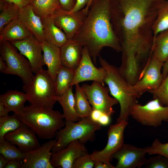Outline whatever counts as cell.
<instances>
[{
	"label": "cell",
	"instance_id": "cell-50",
	"mask_svg": "<svg viewBox=\"0 0 168 168\" xmlns=\"http://www.w3.org/2000/svg\"><path fill=\"white\" fill-rule=\"evenodd\" d=\"M167 3H168V1H167Z\"/></svg>",
	"mask_w": 168,
	"mask_h": 168
},
{
	"label": "cell",
	"instance_id": "cell-10",
	"mask_svg": "<svg viewBox=\"0 0 168 168\" xmlns=\"http://www.w3.org/2000/svg\"><path fill=\"white\" fill-rule=\"evenodd\" d=\"M128 121H123L110 125L107 132L108 140L105 147L101 151L95 150L91 156L95 163H110L113 155L124 144V132Z\"/></svg>",
	"mask_w": 168,
	"mask_h": 168
},
{
	"label": "cell",
	"instance_id": "cell-47",
	"mask_svg": "<svg viewBox=\"0 0 168 168\" xmlns=\"http://www.w3.org/2000/svg\"><path fill=\"white\" fill-rule=\"evenodd\" d=\"M168 73V59L164 63L162 74L163 78H165Z\"/></svg>",
	"mask_w": 168,
	"mask_h": 168
},
{
	"label": "cell",
	"instance_id": "cell-33",
	"mask_svg": "<svg viewBox=\"0 0 168 168\" xmlns=\"http://www.w3.org/2000/svg\"><path fill=\"white\" fill-rule=\"evenodd\" d=\"M168 29V4L167 2L160 10L153 24V43L157 35L160 32Z\"/></svg>",
	"mask_w": 168,
	"mask_h": 168
},
{
	"label": "cell",
	"instance_id": "cell-17",
	"mask_svg": "<svg viewBox=\"0 0 168 168\" xmlns=\"http://www.w3.org/2000/svg\"><path fill=\"white\" fill-rule=\"evenodd\" d=\"M56 142L55 139L49 140L36 149L26 152L23 168H53L50 163L51 151Z\"/></svg>",
	"mask_w": 168,
	"mask_h": 168
},
{
	"label": "cell",
	"instance_id": "cell-39",
	"mask_svg": "<svg viewBox=\"0 0 168 168\" xmlns=\"http://www.w3.org/2000/svg\"><path fill=\"white\" fill-rule=\"evenodd\" d=\"M61 7L63 9L70 11L74 7L76 0H59Z\"/></svg>",
	"mask_w": 168,
	"mask_h": 168
},
{
	"label": "cell",
	"instance_id": "cell-49",
	"mask_svg": "<svg viewBox=\"0 0 168 168\" xmlns=\"http://www.w3.org/2000/svg\"><path fill=\"white\" fill-rule=\"evenodd\" d=\"M92 0H91V3H90V4H91V2H92Z\"/></svg>",
	"mask_w": 168,
	"mask_h": 168
},
{
	"label": "cell",
	"instance_id": "cell-48",
	"mask_svg": "<svg viewBox=\"0 0 168 168\" xmlns=\"http://www.w3.org/2000/svg\"><path fill=\"white\" fill-rule=\"evenodd\" d=\"M7 67V65L6 63L0 56V71L3 73L6 69Z\"/></svg>",
	"mask_w": 168,
	"mask_h": 168
},
{
	"label": "cell",
	"instance_id": "cell-44",
	"mask_svg": "<svg viewBox=\"0 0 168 168\" xmlns=\"http://www.w3.org/2000/svg\"><path fill=\"white\" fill-rule=\"evenodd\" d=\"M103 113L99 110L93 109L91 114L90 118L95 121L98 122L100 117Z\"/></svg>",
	"mask_w": 168,
	"mask_h": 168
},
{
	"label": "cell",
	"instance_id": "cell-34",
	"mask_svg": "<svg viewBox=\"0 0 168 168\" xmlns=\"http://www.w3.org/2000/svg\"><path fill=\"white\" fill-rule=\"evenodd\" d=\"M147 91L153 95V99H157L161 105L168 106V73L158 88Z\"/></svg>",
	"mask_w": 168,
	"mask_h": 168
},
{
	"label": "cell",
	"instance_id": "cell-6",
	"mask_svg": "<svg viewBox=\"0 0 168 168\" xmlns=\"http://www.w3.org/2000/svg\"><path fill=\"white\" fill-rule=\"evenodd\" d=\"M23 90L32 105L53 109L57 102L54 81L47 70L35 73L31 82L24 84Z\"/></svg>",
	"mask_w": 168,
	"mask_h": 168
},
{
	"label": "cell",
	"instance_id": "cell-23",
	"mask_svg": "<svg viewBox=\"0 0 168 168\" xmlns=\"http://www.w3.org/2000/svg\"><path fill=\"white\" fill-rule=\"evenodd\" d=\"M32 35L18 19L5 25L0 31V40L11 42L21 40Z\"/></svg>",
	"mask_w": 168,
	"mask_h": 168
},
{
	"label": "cell",
	"instance_id": "cell-45",
	"mask_svg": "<svg viewBox=\"0 0 168 168\" xmlns=\"http://www.w3.org/2000/svg\"><path fill=\"white\" fill-rule=\"evenodd\" d=\"M95 168H115V166L112 164L111 162L104 163L101 162H95Z\"/></svg>",
	"mask_w": 168,
	"mask_h": 168
},
{
	"label": "cell",
	"instance_id": "cell-14",
	"mask_svg": "<svg viewBox=\"0 0 168 168\" xmlns=\"http://www.w3.org/2000/svg\"><path fill=\"white\" fill-rule=\"evenodd\" d=\"M148 146L139 148L127 143L124 144L113 155L117 162L115 168H140L145 165Z\"/></svg>",
	"mask_w": 168,
	"mask_h": 168
},
{
	"label": "cell",
	"instance_id": "cell-36",
	"mask_svg": "<svg viewBox=\"0 0 168 168\" xmlns=\"http://www.w3.org/2000/svg\"><path fill=\"white\" fill-rule=\"evenodd\" d=\"M145 168H168V159L162 155L157 154L147 159Z\"/></svg>",
	"mask_w": 168,
	"mask_h": 168
},
{
	"label": "cell",
	"instance_id": "cell-7",
	"mask_svg": "<svg viewBox=\"0 0 168 168\" xmlns=\"http://www.w3.org/2000/svg\"><path fill=\"white\" fill-rule=\"evenodd\" d=\"M17 50L10 42L0 40V56L7 65L3 73L16 75L25 84L31 81L34 75L29 61Z\"/></svg>",
	"mask_w": 168,
	"mask_h": 168
},
{
	"label": "cell",
	"instance_id": "cell-43",
	"mask_svg": "<svg viewBox=\"0 0 168 168\" xmlns=\"http://www.w3.org/2000/svg\"><path fill=\"white\" fill-rule=\"evenodd\" d=\"M9 110L2 101L0 100V117L9 115Z\"/></svg>",
	"mask_w": 168,
	"mask_h": 168
},
{
	"label": "cell",
	"instance_id": "cell-32",
	"mask_svg": "<svg viewBox=\"0 0 168 168\" xmlns=\"http://www.w3.org/2000/svg\"><path fill=\"white\" fill-rule=\"evenodd\" d=\"M22 124L18 115L14 113L0 117V140L3 139L6 134L18 129Z\"/></svg>",
	"mask_w": 168,
	"mask_h": 168
},
{
	"label": "cell",
	"instance_id": "cell-22",
	"mask_svg": "<svg viewBox=\"0 0 168 168\" xmlns=\"http://www.w3.org/2000/svg\"><path fill=\"white\" fill-rule=\"evenodd\" d=\"M42 20L45 40L59 48L68 41L65 33L55 24L54 15Z\"/></svg>",
	"mask_w": 168,
	"mask_h": 168
},
{
	"label": "cell",
	"instance_id": "cell-12",
	"mask_svg": "<svg viewBox=\"0 0 168 168\" xmlns=\"http://www.w3.org/2000/svg\"><path fill=\"white\" fill-rule=\"evenodd\" d=\"M89 9L86 6L78 11L70 12L61 7L55 12L54 15L55 24L63 31L68 40L72 39L80 30Z\"/></svg>",
	"mask_w": 168,
	"mask_h": 168
},
{
	"label": "cell",
	"instance_id": "cell-9",
	"mask_svg": "<svg viewBox=\"0 0 168 168\" xmlns=\"http://www.w3.org/2000/svg\"><path fill=\"white\" fill-rule=\"evenodd\" d=\"M81 87L93 109L99 110L110 117L114 114L113 107L118 102L109 95L108 87L96 81H93L91 85L84 84Z\"/></svg>",
	"mask_w": 168,
	"mask_h": 168
},
{
	"label": "cell",
	"instance_id": "cell-27",
	"mask_svg": "<svg viewBox=\"0 0 168 168\" xmlns=\"http://www.w3.org/2000/svg\"><path fill=\"white\" fill-rule=\"evenodd\" d=\"M75 86L74 95L76 112L81 119L90 118L93 108L90 105L86 95L79 84Z\"/></svg>",
	"mask_w": 168,
	"mask_h": 168
},
{
	"label": "cell",
	"instance_id": "cell-37",
	"mask_svg": "<svg viewBox=\"0 0 168 168\" xmlns=\"http://www.w3.org/2000/svg\"><path fill=\"white\" fill-rule=\"evenodd\" d=\"M95 163L88 152L78 157L74 161L72 168H92Z\"/></svg>",
	"mask_w": 168,
	"mask_h": 168
},
{
	"label": "cell",
	"instance_id": "cell-1",
	"mask_svg": "<svg viewBox=\"0 0 168 168\" xmlns=\"http://www.w3.org/2000/svg\"><path fill=\"white\" fill-rule=\"evenodd\" d=\"M166 0H110L114 32L122 47V59L145 63L152 55V27Z\"/></svg>",
	"mask_w": 168,
	"mask_h": 168
},
{
	"label": "cell",
	"instance_id": "cell-2",
	"mask_svg": "<svg viewBox=\"0 0 168 168\" xmlns=\"http://www.w3.org/2000/svg\"><path fill=\"white\" fill-rule=\"evenodd\" d=\"M72 39L87 48L95 64L104 47L122 52L110 21V0H92L82 26Z\"/></svg>",
	"mask_w": 168,
	"mask_h": 168
},
{
	"label": "cell",
	"instance_id": "cell-41",
	"mask_svg": "<svg viewBox=\"0 0 168 168\" xmlns=\"http://www.w3.org/2000/svg\"><path fill=\"white\" fill-rule=\"evenodd\" d=\"M17 5L20 8L30 4L31 0H5Z\"/></svg>",
	"mask_w": 168,
	"mask_h": 168
},
{
	"label": "cell",
	"instance_id": "cell-20",
	"mask_svg": "<svg viewBox=\"0 0 168 168\" xmlns=\"http://www.w3.org/2000/svg\"><path fill=\"white\" fill-rule=\"evenodd\" d=\"M83 47L77 41L68 40L60 48L62 64L75 70L81 60Z\"/></svg>",
	"mask_w": 168,
	"mask_h": 168
},
{
	"label": "cell",
	"instance_id": "cell-38",
	"mask_svg": "<svg viewBox=\"0 0 168 168\" xmlns=\"http://www.w3.org/2000/svg\"><path fill=\"white\" fill-rule=\"evenodd\" d=\"M91 0H76L75 5L70 12H74L78 11L87 6L89 7Z\"/></svg>",
	"mask_w": 168,
	"mask_h": 168
},
{
	"label": "cell",
	"instance_id": "cell-46",
	"mask_svg": "<svg viewBox=\"0 0 168 168\" xmlns=\"http://www.w3.org/2000/svg\"><path fill=\"white\" fill-rule=\"evenodd\" d=\"M9 160L0 154V168H4Z\"/></svg>",
	"mask_w": 168,
	"mask_h": 168
},
{
	"label": "cell",
	"instance_id": "cell-28",
	"mask_svg": "<svg viewBox=\"0 0 168 168\" xmlns=\"http://www.w3.org/2000/svg\"><path fill=\"white\" fill-rule=\"evenodd\" d=\"M75 70L62 64L54 81L57 96L63 93L71 86Z\"/></svg>",
	"mask_w": 168,
	"mask_h": 168
},
{
	"label": "cell",
	"instance_id": "cell-29",
	"mask_svg": "<svg viewBox=\"0 0 168 168\" xmlns=\"http://www.w3.org/2000/svg\"><path fill=\"white\" fill-rule=\"evenodd\" d=\"M152 54L163 63L168 59V29L156 36L152 44Z\"/></svg>",
	"mask_w": 168,
	"mask_h": 168
},
{
	"label": "cell",
	"instance_id": "cell-19",
	"mask_svg": "<svg viewBox=\"0 0 168 168\" xmlns=\"http://www.w3.org/2000/svg\"><path fill=\"white\" fill-rule=\"evenodd\" d=\"M18 18L36 40L41 43L45 41L42 19L30 4L21 8Z\"/></svg>",
	"mask_w": 168,
	"mask_h": 168
},
{
	"label": "cell",
	"instance_id": "cell-26",
	"mask_svg": "<svg viewBox=\"0 0 168 168\" xmlns=\"http://www.w3.org/2000/svg\"><path fill=\"white\" fill-rule=\"evenodd\" d=\"M30 4L42 19L54 15L61 8L59 0H31Z\"/></svg>",
	"mask_w": 168,
	"mask_h": 168
},
{
	"label": "cell",
	"instance_id": "cell-21",
	"mask_svg": "<svg viewBox=\"0 0 168 168\" xmlns=\"http://www.w3.org/2000/svg\"><path fill=\"white\" fill-rule=\"evenodd\" d=\"M44 62L47 71L55 81L57 74L62 65L60 48L45 40L41 42Z\"/></svg>",
	"mask_w": 168,
	"mask_h": 168
},
{
	"label": "cell",
	"instance_id": "cell-15",
	"mask_svg": "<svg viewBox=\"0 0 168 168\" xmlns=\"http://www.w3.org/2000/svg\"><path fill=\"white\" fill-rule=\"evenodd\" d=\"M10 42L28 60L33 73L43 69L44 64L41 43L34 36Z\"/></svg>",
	"mask_w": 168,
	"mask_h": 168
},
{
	"label": "cell",
	"instance_id": "cell-18",
	"mask_svg": "<svg viewBox=\"0 0 168 168\" xmlns=\"http://www.w3.org/2000/svg\"><path fill=\"white\" fill-rule=\"evenodd\" d=\"M36 135L32 129L22 123L19 128L6 134L3 139L11 142L22 151L27 152L41 145Z\"/></svg>",
	"mask_w": 168,
	"mask_h": 168
},
{
	"label": "cell",
	"instance_id": "cell-3",
	"mask_svg": "<svg viewBox=\"0 0 168 168\" xmlns=\"http://www.w3.org/2000/svg\"><path fill=\"white\" fill-rule=\"evenodd\" d=\"M99 60L106 71L105 83L107 85L111 94L120 105V113L116 123L123 121H128L131 108L137 103V99L143 94L127 81L119 68L100 56Z\"/></svg>",
	"mask_w": 168,
	"mask_h": 168
},
{
	"label": "cell",
	"instance_id": "cell-25",
	"mask_svg": "<svg viewBox=\"0 0 168 168\" xmlns=\"http://www.w3.org/2000/svg\"><path fill=\"white\" fill-rule=\"evenodd\" d=\"M56 98L62 107V115L65 120L77 122L81 119L76 111L72 86H70L61 95L57 96Z\"/></svg>",
	"mask_w": 168,
	"mask_h": 168
},
{
	"label": "cell",
	"instance_id": "cell-40",
	"mask_svg": "<svg viewBox=\"0 0 168 168\" xmlns=\"http://www.w3.org/2000/svg\"><path fill=\"white\" fill-rule=\"evenodd\" d=\"M23 161L12 160L8 161L4 168H23Z\"/></svg>",
	"mask_w": 168,
	"mask_h": 168
},
{
	"label": "cell",
	"instance_id": "cell-31",
	"mask_svg": "<svg viewBox=\"0 0 168 168\" xmlns=\"http://www.w3.org/2000/svg\"><path fill=\"white\" fill-rule=\"evenodd\" d=\"M0 154L9 161L12 160L23 161L26 152L21 151L11 142L3 139L0 140Z\"/></svg>",
	"mask_w": 168,
	"mask_h": 168
},
{
	"label": "cell",
	"instance_id": "cell-8",
	"mask_svg": "<svg viewBox=\"0 0 168 168\" xmlns=\"http://www.w3.org/2000/svg\"><path fill=\"white\" fill-rule=\"evenodd\" d=\"M148 101L144 105L138 103L134 105L130 116L141 124L157 127L163 122H168V106L161 105L157 99Z\"/></svg>",
	"mask_w": 168,
	"mask_h": 168
},
{
	"label": "cell",
	"instance_id": "cell-30",
	"mask_svg": "<svg viewBox=\"0 0 168 168\" xmlns=\"http://www.w3.org/2000/svg\"><path fill=\"white\" fill-rule=\"evenodd\" d=\"M20 9L14 3L0 0V31L8 23L18 18Z\"/></svg>",
	"mask_w": 168,
	"mask_h": 168
},
{
	"label": "cell",
	"instance_id": "cell-42",
	"mask_svg": "<svg viewBox=\"0 0 168 168\" xmlns=\"http://www.w3.org/2000/svg\"><path fill=\"white\" fill-rule=\"evenodd\" d=\"M110 116L103 113L98 122L102 125L106 126L109 124L110 122Z\"/></svg>",
	"mask_w": 168,
	"mask_h": 168
},
{
	"label": "cell",
	"instance_id": "cell-4",
	"mask_svg": "<svg viewBox=\"0 0 168 168\" xmlns=\"http://www.w3.org/2000/svg\"><path fill=\"white\" fill-rule=\"evenodd\" d=\"M18 115L23 123L43 139H52L65 125L64 118L60 111L31 104L25 106Z\"/></svg>",
	"mask_w": 168,
	"mask_h": 168
},
{
	"label": "cell",
	"instance_id": "cell-11",
	"mask_svg": "<svg viewBox=\"0 0 168 168\" xmlns=\"http://www.w3.org/2000/svg\"><path fill=\"white\" fill-rule=\"evenodd\" d=\"M91 59L87 48L83 47L81 58L75 70L71 86L87 81H96L104 86L106 71L102 66L97 68L94 65Z\"/></svg>",
	"mask_w": 168,
	"mask_h": 168
},
{
	"label": "cell",
	"instance_id": "cell-51",
	"mask_svg": "<svg viewBox=\"0 0 168 168\" xmlns=\"http://www.w3.org/2000/svg\"></svg>",
	"mask_w": 168,
	"mask_h": 168
},
{
	"label": "cell",
	"instance_id": "cell-16",
	"mask_svg": "<svg viewBox=\"0 0 168 168\" xmlns=\"http://www.w3.org/2000/svg\"><path fill=\"white\" fill-rule=\"evenodd\" d=\"M87 152L85 144L75 140L66 147L52 153L51 164L53 168H72L75 161Z\"/></svg>",
	"mask_w": 168,
	"mask_h": 168
},
{
	"label": "cell",
	"instance_id": "cell-35",
	"mask_svg": "<svg viewBox=\"0 0 168 168\" xmlns=\"http://www.w3.org/2000/svg\"><path fill=\"white\" fill-rule=\"evenodd\" d=\"M147 154L150 155L161 154L168 159V142L162 143L156 138L151 146H148Z\"/></svg>",
	"mask_w": 168,
	"mask_h": 168
},
{
	"label": "cell",
	"instance_id": "cell-13",
	"mask_svg": "<svg viewBox=\"0 0 168 168\" xmlns=\"http://www.w3.org/2000/svg\"><path fill=\"white\" fill-rule=\"evenodd\" d=\"M164 63L152 55L142 71L139 80L134 85L135 87L142 94L158 88L163 80L161 70Z\"/></svg>",
	"mask_w": 168,
	"mask_h": 168
},
{
	"label": "cell",
	"instance_id": "cell-5",
	"mask_svg": "<svg viewBox=\"0 0 168 168\" xmlns=\"http://www.w3.org/2000/svg\"><path fill=\"white\" fill-rule=\"evenodd\" d=\"M102 125L90 118H82L77 122L65 121L64 127L56 133V142L52 153L66 147L72 141L78 140L85 144L88 141H93L95 132L101 128Z\"/></svg>",
	"mask_w": 168,
	"mask_h": 168
},
{
	"label": "cell",
	"instance_id": "cell-24",
	"mask_svg": "<svg viewBox=\"0 0 168 168\" xmlns=\"http://www.w3.org/2000/svg\"><path fill=\"white\" fill-rule=\"evenodd\" d=\"M0 100L10 112L19 115L24 110L27 98L24 92L17 90H10L1 95Z\"/></svg>",
	"mask_w": 168,
	"mask_h": 168
}]
</instances>
